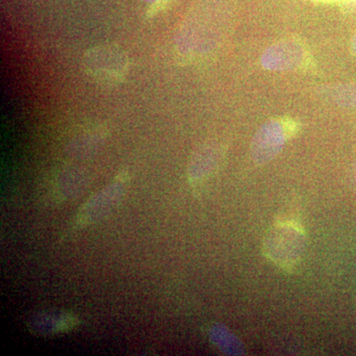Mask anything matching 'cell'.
Masks as SVG:
<instances>
[{"label":"cell","instance_id":"cell-3","mask_svg":"<svg viewBox=\"0 0 356 356\" xmlns=\"http://www.w3.org/2000/svg\"><path fill=\"white\" fill-rule=\"evenodd\" d=\"M292 135L293 130L290 129V125L287 127L276 120L266 122L252 138L250 144L252 159L259 165L273 161L282 151Z\"/></svg>","mask_w":356,"mask_h":356},{"label":"cell","instance_id":"cell-8","mask_svg":"<svg viewBox=\"0 0 356 356\" xmlns=\"http://www.w3.org/2000/svg\"><path fill=\"white\" fill-rule=\"evenodd\" d=\"M145 1L152 2V3H154V6H163V3H165V2H168V0H145Z\"/></svg>","mask_w":356,"mask_h":356},{"label":"cell","instance_id":"cell-2","mask_svg":"<svg viewBox=\"0 0 356 356\" xmlns=\"http://www.w3.org/2000/svg\"><path fill=\"white\" fill-rule=\"evenodd\" d=\"M128 65L127 56L117 47H96L86 56V69L100 81H121L128 72Z\"/></svg>","mask_w":356,"mask_h":356},{"label":"cell","instance_id":"cell-7","mask_svg":"<svg viewBox=\"0 0 356 356\" xmlns=\"http://www.w3.org/2000/svg\"><path fill=\"white\" fill-rule=\"evenodd\" d=\"M350 49L351 51L353 53V55H355L356 57V33L355 35H353V38H351Z\"/></svg>","mask_w":356,"mask_h":356},{"label":"cell","instance_id":"cell-1","mask_svg":"<svg viewBox=\"0 0 356 356\" xmlns=\"http://www.w3.org/2000/svg\"><path fill=\"white\" fill-rule=\"evenodd\" d=\"M307 245L306 233L293 220H281L267 232L262 252L266 259L287 271L297 269Z\"/></svg>","mask_w":356,"mask_h":356},{"label":"cell","instance_id":"cell-5","mask_svg":"<svg viewBox=\"0 0 356 356\" xmlns=\"http://www.w3.org/2000/svg\"><path fill=\"white\" fill-rule=\"evenodd\" d=\"M220 158V151L218 147H206L201 149L200 153L195 156L191 168V175L194 179L209 175Z\"/></svg>","mask_w":356,"mask_h":356},{"label":"cell","instance_id":"cell-6","mask_svg":"<svg viewBox=\"0 0 356 356\" xmlns=\"http://www.w3.org/2000/svg\"><path fill=\"white\" fill-rule=\"evenodd\" d=\"M325 97L339 106L356 107V83L341 84L325 90Z\"/></svg>","mask_w":356,"mask_h":356},{"label":"cell","instance_id":"cell-4","mask_svg":"<svg viewBox=\"0 0 356 356\" xmlns=\"http://www.w3.org/2000/svg\"><path fill=\"white\" fill-rule=\"evenodd\" d=\"M306 60V51L296 41L278 42L267 48L261 56L264 69L273 72L298 70Z\"/></svg>","mask_w":356,"mask_h":356}]
</instances>
